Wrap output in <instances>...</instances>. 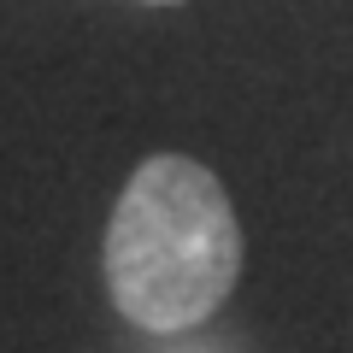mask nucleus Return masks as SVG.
<instances>
[{
  "mask_svg": "<svg viewBox=\"0 0 353 353\" xmlns=\"http://www.w3.org/2000/svg\"><path fill=\"white\" fill-rule=\"evenodd\" d=\"M241 277V224L224 183L183 153L136 165L106 224V289L130 324L171 336L230 301Z\"/></svg>",
  "mask_w": 353,
  "mask_h": 353,
  "instance_id": "obj_1",
  "label": "nucleus"
},
{
  "mask_svg": "<svg viewBox=\"0 0 353 353\" xmlns=\"http://www.w3.org/2000/svg\"><path fill=\"white\" fill-rule=\"evenodd\" d=\"M159 6H165V0H159Z\"/></svg>",
  "mask_w": 353,
  "mask_h": 353,
  "instance_id": "obj_2",
  "label": "nucleus"
}]
</instances>
